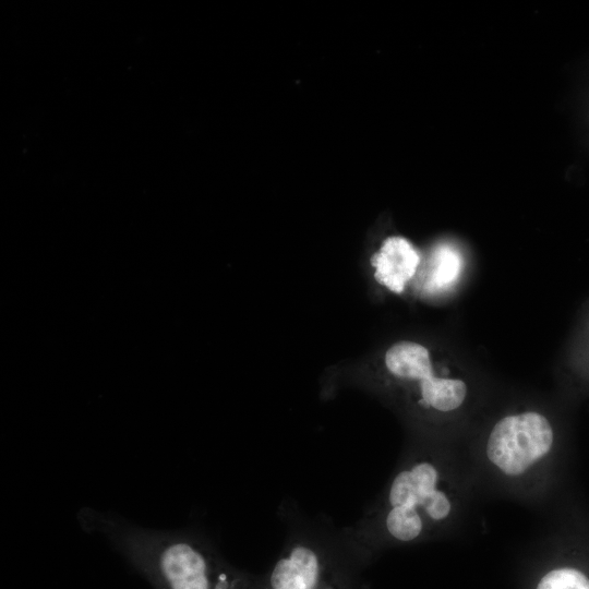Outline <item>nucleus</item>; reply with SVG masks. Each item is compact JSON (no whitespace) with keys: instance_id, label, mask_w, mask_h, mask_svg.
<instances>
[{"instance_id":"1","label":"nucleus","mask_w":589,"mask_h":589,"mask_svg":"<svg viewBox=\"0 0 589 589\" xmlns=\"http://www.w3.org/2000/svg\"><path fill=\"white\" fill-rule=\"evenodd\" d=\"M86 530L98 531L154 589H257L259 581L228 564L205 540L187 531L153 530L84 508Z\"/></svg>"},{"instance_id":"2","label":"nucleus","mask_w":589,"mask_h":589,"mask_svg":"<svg viewBox=\"0 0 589 589\" xmlns=\"http://www.w3.org/2000/svg\"><path fill=\"white\" fill-rule=\"evenodd\" d=\"M552 443L549 421L538 412L527 411L505 417L494 425L486 454L504 473L518 476L546 455Z\"/></svg>"},{"instance_id":"3","label":"nucleus","mask_w":589,"mask_h":589,"mask_svg":"<svg viewBox=\"0 0 589 589\" xmlns=\"http://www.w3.org/2000/svg\"><path fill=\"white\" fill-rule=\"evenodd\" d=\"M259 589H348L345 578L326 554L308 542L292 543Z\"/></svg>"},{"instance_id":"4","label":"nucleus","mask_w":589,"mask_h":589,"mask_svg":"<svg viewBox=\"0 0 589 589\" xmlns=\"http://www.w3.org/2000/svg\"><path fill=\"white\" fill-rule=\"evenodd\" d=\"M437 477V470L429 461L401 470L389 488L388 506L405 505L414 508L420 516L421 509L433 520L444 519L450 512V503L445 493L436 489Z\"/></svg>"},{"instance_id":"5","label":"nucleus","mask_w":589,"mask_h":589,"mask_svg":"<svg viewBox=\"0 0 589 589\" xmlns=\"http://www.w3.org/2000/svg\"><path fill=\"white\" fill-rule=\"evenodd\" d=\"M375 268V280L395 293L404 291L414 276L420 255L410 241L394 236L384 240L380 250L371 257Z\"/></svg>"},{"instance_id":"6","label":"nucleus","mask_w":589,"mask_h":589,"mask_svg":"<svg viewBox=\"0 0 589 589\" xmlns=\"http://www.w3.org/2000/svg\"><path fill=\"white\" fill-rule=\"evenodd\" d=\"M385 365L395 377L419 381V384L435 377L428 349L414 341L392 345L385 353Z\"/></svg>"},{"instance_id":"7","label":"nucleus","mask_w":589,"mask_h":589,"mask_svg":"<svg viewBox=\"0 0 589 589\" xmlns=\"http://www.w3.org/2000/svg\"><path fill=\"white\" fill-rule=\"evenodd\" d=\"M461 269L460 252L449 243L437 244L430 256L425 288L430 291L447 289L459 278Z\"/></svg>"},{"instance_id":"8","label":"nucleus","mask_w":589,"mask_h":589,"mask_svg":"<svg viewBox=\"0 0 589 589\" xmlns=\"http://www.w3.org/2000/svg\"><path fill=\"white\" fill-rule=\"evenodd\" d=\"M419 388L420 405L444 412L458 408L467 394V386L461 380L437 376L432 381L420 383Z\"/></svg>"},{"instance_id":"9","label":"nucleus","mask_w":589,"mask_h":589,"mask_svg":"<svg viewBox=\"0 0 589 589\" xmlns=\"http://www.w3.org/2000/svg\"><path fill=\"white\" fill-rule=\"evenodd\" d=\"M383 524L393 539L404 542L417 539L424 527L419 513L414 508L404 505L389 507Z\"/></svg>"},{"instance_id":"10","label":"nucleus","mask_w":589,"mask_h":589,"mask_svg":"<svg viewBox=\"0 0 589 589\" xmlns=\"http://www.w3.org/2000/svg\"><path fill=\"white\" fill-rule=\"evenodd\" d=\"M537 589H589V579L574 568H558L548 573Z\"/></svg>"}]
</instances>
